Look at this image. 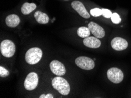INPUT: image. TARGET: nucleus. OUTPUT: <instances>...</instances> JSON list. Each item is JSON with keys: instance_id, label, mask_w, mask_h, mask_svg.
Segmentation results:
<instances>
[{"instance_id": "f257e3e1", "label": "nucleus", "mask_w": 131, "mask_h": 98, "mask_svg": "<svg viewBox=\"0 0 131 98\" xmlns=\"http://www.w3.org/2000/svg\"><path fill=\"white\" fill-rule=\"evenodd\" d=\"M53 88L58 91L61 95H68L70 92V86L66 79L58 76L53 79L52 81Z\"/></svg>"}, {"instance_id": "f03ea898", "label": "nucleus", "mask_w": 131, "mask_h": 98, "mask_svg": "<svg viewBox=\"0 0 131 98\" xmlns=\"http://www.w3.org/2000/svg\"><path fill=\"white\" fill-rule=\"evenodd\" d=\"M42 57V51L39 48H32L28 50L25 56L27 62L29 65H35L38 63Z\"/></svg>"}, {"instance_id": "7ed1b4c3", "label": "nucleus", "mask_w": 131, "mask_h": 98, "mask_svg": "<svg viewBox=\"0 0 131 98\" xmlns=\"http://www.w3.org/2000/svg\"><path fill=\"white\" fill-rule=\"evenodd\" d=\"M0 51L4 57L11 58L15 52V46L10 40H4L0 44Z\"/></svg>"}, {"instance_id": "20e7f679", "label": "nucleus", "mask_w": 131, "mask_h": 98, "mask_svg": "<svg viewBox=\"0 0 131 98\" xmlns=\"http://www.w3.org/2000/svg\"><path fill=\"white\" fill-rule=\"evenodd\" d=\"M107 76L111 82L114 83H119L124 79V74L121 70L117 68H111L107 72Z\"/></svg>"}, {"instance_id": "39448f33", "label": "nucleus", "mask_w": 131, "mask_h": 98, "mask_svg": "<svg viewBox=\"0 0 131 98\" xmlns=\"http://www.w3.org/2000/svg\"><path fill=\"white\" fill-rule=\"evenodd\" d=\"M75 63L78 67L85 70H91L95 67L93 59L86 57H79L75 59Z\"/></svg>"}, {"instance_id": "423d86ee", "label": "nucleus", "mask_w": 131, "mask_h": 98, "mask_svg": "<svg viewBox=\"0 0 131 98\" xmlns=\"http://www.w3.org/2000/svg\"><path fill=\"white\" fill-rule=\"evenodd\" d=\"M38 83V77L35 72H31L27 76L24 81V87L28 91H32L36 88Z\"/></svg>"}, {"instance_id": "0eeeda50", "label": "nucleus", "mask_w": 131, "mask_h": 98, "mask_svg": "<svg viewBox=\"0 0 131 98\" xmlns=\"http://www.w3.org/2000/svg\"><path fill=\"white\" fill-rule=\"evenodd\" d=\"M49 67H50L51 71L57 76L61 77V76L64 75L66 73V69H65V66L57 60H53L49 64Z\"/></svg>"}, {"instance_id": "6e6552de", "label": "nucleus", "mask_w": 131, "mask_h": 98, "mask_svg": "<svg viewBox=\"0 0 131 98\" xmlns=\"http://www.w3.org/2000/svg\"><path fill=\"white\" fill-rule=\"evenodd\" d=\"M88 27L89 29L95 37L98 38H102L104 37L105 35L104 29L98 24L94 23V22H91L88 24Z\"/></svg>"}, {"instance_id": "1a4fd4ad", "label": "nucleus", "mask_w": 131, "mask_h": 98, "mask_svg": "<svg viewBox=\"0 0 131 98\" xmlns=\"http://www.w3.org/2000/svg\"><path fill=\"white\" fill-rule=\"evenodd\" d=\"M111 47L116 51H122L127 48L128 43L125 39L121 37H115L111 41Z\"/></svg>"}, {"instance_id": "9d476101", "label": "nucleus", "mask_w": 131, "mask_h": 98, "mask_svg": "<svg viewBox=\"0 0 131 98\" xmlns=\"http://www.w3.org/2000/svg\"><path fill=\"white\" fill-rule=\"evenodd\" d=\"M72 8L75 10L81 17H84V18H89L90 17V15L86 11L84 4L80 1H74L71 4Z\"/></svg>"}, {"instance_id": "9b49d317", "label": "nucleus", "mask_w": 131, "mask_h": 98, "mask_svg": "<svg viewBox=\"0 0 131 98\" xmlns=\"http://www.w3.org/2000/svg\"><path fill=\"white\" fill-rule=\"evenodd\" d=\"M84 44L86 47L91 48H98L101 46V42L98 38L88 37L84 39Z\"/></svg>"}, {"instance_id": "f8f14e48", "label": "nucleus", "mask_w": 131, "mask_h": 98, "mask_svg": "<svg viewBox=\"0 0 131 98\" xmlns=\"http://www.w3.org/2000/svg\"><path fill=\"white\" fill-rule=\"evenodd\" d=\"M6 24L8 27L11 28H14L19 25L20 23V19L19 17L15 14H11L6 18Z\"/></svg>"}, {"instance_id": "ddd939ff", "label": "nucleus", "mask_w": 131, "mask_h": 98, "mask_svg": "<svg viewBox=\"0 0 131 98\" xmlns=\"http://www.w3.org/2000/svg\"><path fill=\"white\" fill-rule=\"evenodd\" d=\"M34 17L37 22L41 24H45L49 22V18L46 14L42 13L41 11H37L34 14Z\"/></svg>"}, {"instance_id": "4468645a", "label": "nucleus", "mask_w": 131, "mask_h": 98, "mask_svg": "<svg viewBox=\"0 0 131 98\" xmlns=\"http://www.w3.org/2000/svg\"><path fill=\"white\" fill-rule=\"evenodd\" d=\"M37 6L34 3H25L21 8V12L24 15H28L36 9Z\"/></svg>"}, {"instance_id": "2eb2a0df", "label": "nucleus", "mask_w": 131, "mask_h": 98, "mask_svg": "<svg viewBox=\"0 0 131 98\" xmlns=\"http://www.w3.org/2000/svg\"><path fill=\"white\" fill-rule=\"evenodd\" d=\"M90 30L88 27H81L77 30V34L81 38H85L89 37L90 35Z\"/></svg>"}, {"instance_id": "dca6fc26", "label": "nucleus", "mask_w": 131, "mask_h": 98, "mask_svg": "<svg viewBox=\"0 0 131 98\" xmlns=\"http://www.w3.org/2000/svg\"><path fill=\"white\" fill-rule=\"evenodd\" d=\"M111 19L112 23L114 24H119L121 22L120 16L118 14L116 13L112 14V16L111 17Z\"/></svg>"}, {"instance_id": "f3484780", "label": "nucleus", "mask_w": 131, "mask_h": 98, "mask_svg": "<svg viewBox=\"0 0 131 98\" xmlns=\"http://www.w3.org/2000/svg\"><path fill=\"white\" fill-rule=\"evenodd\" d=\"M90 14L91 15L93 16V17H97L101 15H102V9L98 8H96L91 9L90 11Z\"/></svg>"}, {"instance_id": "a211bd4d", "label": "nucleus", "mask_w": 131, "mask_h": 98, "mask_svg": "<svg viewBox=\"0 0 131 98\" xmlns=\"http://www.w3.org/2000/svg\"><path fill=\"white\" fill-rule=\"evenodd\" d=\"M9 75V72L8 70L3 67H0V77H7Z\"/></svg>"}, {"instance_id": "6ab92c4d", "label": "nucleus", "mask_w": 131, "mask_h": 98, "mask_svg": "<svg viewBox=\"0 0 131 98\" xmlns=\"http://www.w3.org/2000/svg\"><path fill=\"white\" fill-rule=\"evenodd\" d=\"M102 15L105 18H110L112 16V13L110 10L108 9H102Z\"/></svg>"}, {"instance_id": "aec40b11", "label": "nucleus", "mask_w": 131, "mask_h": 98, "mask_svg": "<svg viewBox=\"0 0 131 98\" xmlns=\"http://www.w3.org/2000/svg\"><path fill=\"white\" fill-rule=\"evenodd\" d=\"M40 98H53V96L52 94L49 93L47 94V95H42L39 96Z\"/></svg>"}, {"instance_id": "412c9836", "label": "nucleus", "mask_w": 131, "mask_h": 98, "mask_svg": "<svg viewBox=\"0 0 131 98\" xmlns=\"http://www.w3.org/2000/svg\"><path fill=\"white\" fill-rule=\"evenodd\" d=\"M66 1H67V0H66Z\"/></svg>"}]
</instances>
